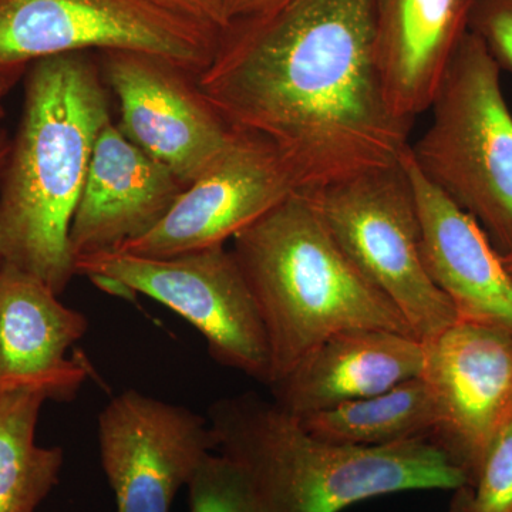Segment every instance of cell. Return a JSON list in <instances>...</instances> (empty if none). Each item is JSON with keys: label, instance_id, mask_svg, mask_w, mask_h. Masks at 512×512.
<instances>
[{"label": "cell", "instance_id": "1", "mask_svg": "<svg viewBox=\"0 0 512 512\" xmlns=\"http://www.w3.org/2000/svg\"><path fill=\"white\" fill-rule=\"evenodd\" d=\"M198 84L229 126L274 147L299 191L392 167L410 146L384 93L377 0H289L232 26Z\"/></svg>", "mask_w": 512, "mask_h": 512}, {"label": "cell", "instance_id": "2", "mask_svg": "<svg viewBox=\"0 0 512 512\" xmlns=\"http://www.w3.org/2000/svg\"><path fill=\"white\" fill-rule=\"evenodd\" d=\"M0 187V258L60 295L76 275L70 228L100 131L101 70L84 53L33 63Z\"/></svg>", "mask_w": 512, "mask_h": 512}, {"label": "cell", "instance_id": "3", "mask_svg": "<svg viewBox=\"0 0 512 512\" xmlns=\"http://www.w3.org/2000/svg\"><path fill=\"white\" fill-rule=\"evenodd\" d=\"M208 423L218 453L247 478L261 512H340L382 495L467 484L426 437L380 447L332 443L255 393L217 400Z\"/></svg>", "mask_w": 512, "mask_h": 512}, {"label": "cell", "instance_id": "4", "mask_svg": "<svg viewBox=\"0 0 512 512\" xmlns=\"http://www.w3.org/2000/svg\"><path fill=\"white\" fill-rule=\"evenodd\" d=\"M231 241L264 322L268 386L336 333L379 329L413 336L393 303L340 248L306 192L296 191Z\"/></svg>", "mask_w": 512, "mask_h": 512}, {"label": "cell", "instance_id": "5", "mask_svg": "<svg viewBox=\"0 0 512 512\" xmlns=\"http://www.w3.org/2000/svg\"><path fill=\"white\" fill-rule=\"evenodd\" d=\"M500 74L483 40L468 30L431 104L433 120L409 150L424 177L504 256L512 252V113Z\"/></svg>", "mask_w": 512, "mask_h": 512}, {"label": "cell", "instance_id": "6", "mask_svg": "<svg viewBox=\"0 0 512 512\" xmlns=\"http://www.w3.org/2000/svg\"><path fill=\"white\" fill-rule=\"evenodd\" d=\"M303 192L340 248L400 312L414 338L424 342L456 322L453 305L424 268L419 214L402 160Z\"/></svg>", "mask_w": 512, "mask_h": 512}, {"label": "cell", "instance_id": "7", "mask_svg": "<svg viewBox=\"0 0 512 512\" xmlns=\"http://www.w3.org/2000/svg\"><path fill=\"white\" fill-rule=\"evenodd\" d=\"M76 274L111 293H141L201 333L212 359L268 386L271 350L251 289L231 249L212 247L175 256L124 251L74 259Z\"/></svg>", "mask_w": 512, "mask_h": 512}, {"label": "cell", "instance_id": "8", "mask_svg": "<svg viewBox=\"0 0 512 512\" xmlns=\"http://www.w3.org/2000/svg\"><path fill=\"white\" fill-rule=\"evenodd\" d=\"M220 40L144 0H0V77L16 82L39 60L92 49L147 53L200 76Z\"/></svg>", "mask_w": 512, "mask_h": 512}, {"label": "cell", "instance_id": "9", "mask_svg": "<svg viewBox=\"0 0 512 512\" xmlns=\"http://www.w3.org/2000/svg\"><path fill=\"white\" fill-rule=\"evenodd\" d=\"M101 76L120 106L124 137L188 187L234 144L238 131L202 92L198 76L163 57L101 52Z\"/></svg>", "mask_w": 512, "mask_h": 512}, {"label": "cell", "instance_id": "10", "mask_svg": "<svg viewBox=\"0 0 512 512\" xmlns=\"http://www.w3.org/2000/svg\"><path fill=\"white\" fill-rule=\"evenodd\" d=\"M420 377L436 403L430 440L476 477L495 437L512 420V333L456 320L424 340Z\"/></svg>", "mask_w": 512, "mask_h": 512}, {"label": "cell", "instance_id": "11", "mask_svg": "<svg viewBox=\"0 0 512 512\" xmlns=\"http://www.w3.org/2000/svg\"><path fill=\"white\" fill-rule=\"evenodd\" d=\"M97 436L116 512H170L178 491L217 451L208 419L133 389L104 407Z\"/></svg>", "mask_w": 512, "mask_h": 512}, {"label": "cell", "instance_id": "12", "mask_svg": "<svg viewBox=\"0 0 512 512\" xmlns=\"http://www.w3.org/2000/svg\"><path fill=\"white\" fill-rule=\"evenodd\" d=\"M298 190L271 144L241 133L143 237L114 251L175 256L225 245Z\"/></svg>", "mask_w": 512, "mask_h": 512}, {"label": "cell", "instance_id": "13", "mask_svg": "<svg viewBox=\"0 0 512 512\" xmlns=\"http://www.w3.org/2000/svg\"><path fill=\"white\" fill-rule=\"evenodd\" d=\"M409 147L402 163L416 200L427 274L453 305L457 320L512 333V278L503 256L480 224L424 177Z\"/></svg>", "mask_w": 512, "mask_h": 512}, {"label": "cell", "instance_id": "14", "mask_svg": "<svg viewBox=\"0 0 512 512\" xmlns=\"http://www.w3.org/2000/svg\"><path fill=\"white\" fill-rule=\"evenodd\" d=\"M89 320L59 301L45 282L3 264L0 269V394L35 390L69 402L90 375L80 356H67Z\"/></svg>", "mask_w": 512, "mask_h": 512}, {"label": "cell", "instance_id": "15", "mask_svg": "<svg viewBox=\"0 0 512 512\" xmlns=\"http://www.w3.org/2000/svg\"><path fill=\"white\" fill-rule=\"evenodd\" d=\"M164 164L109 121L94 144L77 202L70 244L77 256L114 251L156 227L185 190Z\"/></svg>", "mask_w": 512, "mask_h": 512}, {"label": "cell", "instance_id": "16", "mask_svg": "<svg viewBox=\"0 0 512 512\" xmlns=\"http://www.w3.org/2000/svg\"><path fill=\"white\" fill-rule=\"evenodd\" d=\"M423 360V342L412 335L345 330L320 343L269 387L276 406L301 419L419 377Z\"/></svg>", "mask_w": 512, "mask_h": 512}, {"label": "cell", "instance_id": "17", "mask_svg": "<svg viewBox=\"0 0 512 512\" xmlns=\"http://www.w3.org/2000/svg\"><path fill=\"white\" fill-rule=\"evenodd\" d=\"M476 0H377V53L390 109L412 126L430 110Z\"/></svg>", "mask_w": 512, "mask_h": 512}, {"label": "cell", "instance_id": "18", "mask_svg": "<svg viewBox=\"0 0 512 512\" xmlns=\"http://www.w3.org/2000/svg\"><path fill=\"white\" fill-rule=\"evenodd\" d=\"M318 439L356 447H380L426 437L437 423L436 403L421 377L392 389L298 419Z\"/></svg>", "mask_w": 512, "mask_h": 512}, {"label": "cell", "instance_id": "19", "mask_svg": "<svg viewBox=\"0 0 512 512\" xmlns=\"http://www.w3.org/2000/svg\"><path fill=\"white\" fill-rule=\"evenodd\" d=\"M45 402L35 390L0 394V512H36L59 481L62 448L36 443Z\"/></svg>", "mask_w": 512, "mask_h": 512}, {"label": "cell", "instance_id": "20", "mask_svg": "<svg viewBox=\"0 0 512 512\" xmlns=\"http://www.w3.org/2000/svg\"><path fill=\"white\" fill-rule=\"evenodd\" d=\"M448 512H512V420L491 443L474 480L454 490Z\"/></svg>", "mask_w": 512, "mask_h": 512}, {"label": "cell", "instance_id": "21", "mask_svg": "<svg viewBox=\"0 0 512 512\" xmlns=\"http://www.w3.org/2000/svg\"><path fill=\"white\" fill-rule=\"evenodd\" d=\"M187 490L190 512H261L247 478L220 453L202 460Z\"/></svg>", "mask_w": 512, "mask_h": 512}, {"label": "cell", "instance_id": "22", "mask_svg": "<svg viewBox=\"0 0 512 512\" xmlns=\"http://www.w3.org/2000/svg\"><path fill=\"white\" fill-rule=\"evenodd\" d=\"M468 30L483 40L501 69L512 73V0H476Z\"/></svg>", "mask_w": 512, "mask_h": 512}, {"label": "cell", "instance_id": "23", "mask_svg": "<svg viewBox=\"0 0 512 512\" xmlns=\"http://www.w3.org/2000/svg\"><path fill=\"white\" fill-rule=\"evenodd\" d=\"M156 8L191 20L222 36L229 29L222 0H144Z\"/></svg>", "mask_w": 512, "mask_h": 512}, {"label": "cell", "instance_id": "24", "mask_svg": "<svg viewBox=\"0 0 512 512\" xmlns=\"http://www.w3.org/2000/svg\"><path fill=\"white\" fill-rule=\"evenodd\" d=\"M289 0H222L229 28L264 18L281 9Z\"/></svg>", "mask_w": 512, "mask_h": 512}, {"label": "cell", "instance_id": "25", "mask_svg": "<svg viewBox=\"0 0 512 512\" xmlns=\"http://www.w3.org/2000/svg\"><path fill=\"white\" fill-rule=\"evenodd\" d=\"M16 80L6 79V77H0V120L5 117V100L8 94L12 92L13 87L16 86Z\"/></svg>", "mask_w": 512, "mask_h": 512}, {"label": "cell", "instance_id": "26", "mask_svg": "<svg viewBox=\"0 0 512 512\" xmlns=\"http://www.w3.org/2000/svg\"><path fill=\"white\" fill-rule=\"evenodd\" d=\"M10 146H12V138L8 136L5 128L0 126V174H2L3 167H5L6 160H8Z\"/></svg>", "mask_w": 512, "mask_h": 512}, {"label": "cell", "instance_id": "27", "mask_svg": "<svg viewBox=\"0 0 512 512\" xmlns=\"http://www.w3.org/2000/svg\"><path fill=\"white\" fill-rule=\"evenodd\" d=\"M503 261L505 268H507L508 274H510L512 278V252H510V254L504 255Z\"/></svg>", "mask_w": 512, "mask_h": 512}, {"label": "cell", "instance_id": "28", "mask_svg": "<svg viewBox=\"0 0 512 512\" xmlns=\"http://www.w3.org/2000/svg\"><path fill=\"white\" fill-rule=\"evenodd\" d=\"M2 266H3V261H2V258H0V269H2Z\"/></svg>", "mask_w": 512, "mask_h": 512}]
</instances>
